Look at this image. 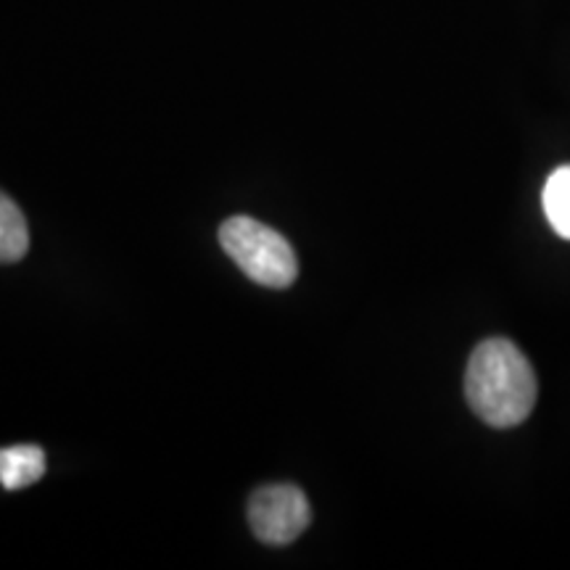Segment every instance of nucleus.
Masks as SVG:
<instances>
[{
    "label": "nucleus",
    "mask_w": 570,
    "mask_h": 570,
    "mask_svg": "<svg viewBox=\"0 0 570 570\" xmlns=\"http://www.w3.org/2000/svg\"><path fill=\"white\" fill-rule=\"evenodd\" d=\"M465 396L487 425L515 428L529 420L537 404V373L512 341L487 338L470 354Z\"/></svg>",
    "instance_id": "obj_1"
},
{
    "label": "nucleus",
    "mask_w": 570,
    "mask_h": 570,
    "mask_svg": "<svg viewBox=\"0 0 570 570\" xmlns=\"http://www.w3.org/2000/svg\"><path fill=\"white\" fill-rule=\"evenodd\" d=\"M219 246L240 273L267 288H288L298 275L294 246L283 233L252 217H230L219 227Z\"/></svg>",
    "instance_id": "obj_2"
},
{
    "label": "nucleus",
    "mask_w": 570,
    "mask_h": 570,
    "mask_svg": "<svg viewBox=\"0 0 570 570\" xmlns=\"http://www.w3.org/2000/svg\"><path fill=\"white\" fill-rule=\"evenodd\" d=\"M248 523L262 544L285 547L312 523L309 499L294 483H269L256 489L248 502Z\"/></svg>",
    "instance_id": "obj_3"
},
{
    "label": "nucleus",
    "mask_w": 570,
    "mask_h": 570,
    "mask_svg": "<svg viewBox=\"0 0 570 570\" xmlns=\"http://www.w3.org/2000/svg\"><path fill=\"white\" fill-rule=\"evenodd\" d=\"M46 475V452L35 444L0 449V487L19 491L38 483Z\"/></svg>",
    "instance_id": "obj_4"
},
{
    "label": "nucleus",
    "mask_w": 570,
    "mask_h": 570,
    "mask_svg": "<svg viewBox=\"0 0 570 570\" xmlns=\"http://www.w3.org/2000/svg\"><path fill=\"white\" fill-rule=\"evenodd\" d=\"M30 248V227L13 198L0 190V265L24 259Z\"/></svg>",
    "instance_id": "obj_5"
},
{
    "label": "nucleus",
    "mask_w": 570,
    "mask_h": 570,
    "mask_svg": "<svg viewBox=\"0 0 570 570\" xmlns=\"http://www.w3.org/2000/svg\"><path fill=\"white\" fill-rule=\"evenodd\" d=\"M541 204H544L547 223L552 225V230L560 238L570 240V164L558 167L550 175L544 194H541Z\"/></svg>",
    "instance_id": "obj_6"
}]
</instances>
